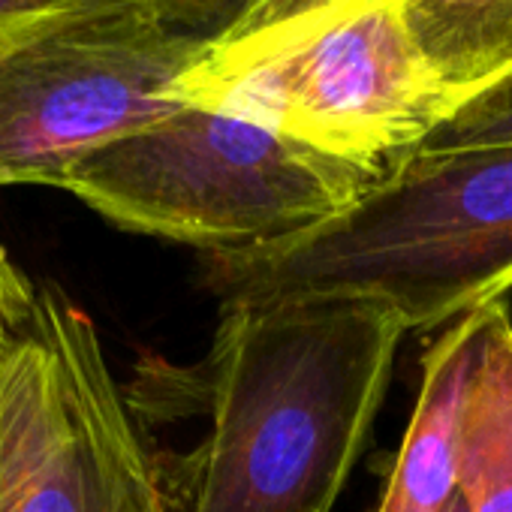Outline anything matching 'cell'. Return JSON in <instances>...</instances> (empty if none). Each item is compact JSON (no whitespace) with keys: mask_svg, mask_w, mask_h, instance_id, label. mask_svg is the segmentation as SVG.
I'll return each mask as SVG.
<instances>
[{"mask_svg":"<svg viewBox=\"0 0 512 512\" xmlns=\"http://www.w3.org/2000/svg\"><path fill=\"white\" fill-rule=\"evenodd\" d=\"M404 326L362 299L223 305L196 368L208 431L157 461L169 512H329L359 461Z\"/></svg>","mask_w":512,"mask_h":512,"instance_id":"cell-1","label":"cell"},{"mask_svg":"<svg viewBox=\"0 0 512 512\" xmlns=\"http://www.w3.org/2000/svg\"><path fill=\"white\" fill-rule=\"evenodd\" d=\"M178 97L374 169L413 154L455 109L401 0L263 4L208 43Z\"/></svg>","mask_w":512,"mask_h":512,"instance_id":"cell-3","label":"cell"},{"mask_svg":"<svg viewBox=\"0 0 512 512\" xmlns=\"http://www.w3.org/2000/svg\"><path fill=\"white\" fill-rule=\"evenodd\" d=\"M263 4H275V0H263ZM263 4H260V7H263ZM260 7H256V10H260Z\"/></svg>","mask_w":512,"mask_h":512,"instance_id":"cell-15","label":"cell"},{"mask_svg":"<svg viewBox=\"0 0 512 512\" xmlns=\"http://www.w3.org/2000/svg\"><path fill=\"white\" fill-rule=\"evenodd\" d=\"M0 512H169L94 320L52 281L0 368Z\"/></svg>","mask_w":512,"mask_h":512,"instance_id":"cell-6","label":"cell"},{"mask_svg":"<svg viewBox=\"0 0 512 512\" xmlns=\"http://www.w3.org/2000/svg\"><path fill=\"white\" fill-rule=\"evenodd\" d=\"M383 172L223 109L181 106L82 160L64 190L121 229L250 253L329 223Z\"/></svg>","mask_w":512,"mask_h":512,"instance_id":"cell-4","label":"cell"},{"mask_svg":"<svg viewBox=\"0 0 512 512\" xmlns=\"http://www.w3.org/2000/svg\"><path fill=\"white\" fill-rule=\"evenodd\" d=\"M85 4L94 0H0V61Z\"/></svg>","mask_w":512,"mask_h":512,"instance_id":"cell-12","label":"cell"},{"mask_svg":"<svg viewBox=\"0 0 512 512\" xmlns=\"http://www.w3.org/2000/svg\"><path fill=\"white\" fill-rule=\"evenodd\" d=\"M446 512H467V509H464V503L458 500V491H455V500L449 503V509H446Z\"/></svg>","mask_w":512,"mask_h":512,"instance_id":"cell-14","label":"cell"},{"mask_svg":"<svg viewBox=\"0 0 512 512\" xmlns=\"http://www.w3.org/2000/svg\"><path fill=\"white\" fill-rule=\"evenodd\" d=\"M260 4L263 0H175V19L211 43L244 22Z\"/></svg>","mask_w":512,"mask_h":512,"instance_id":"cell-13","label":"cell"},{"mask_svg":"<svg viewBox=\"0 0 512 512\" xmlns=\"http://www.w3.org/2000/svg\"><path fill=\"white\" fill-rule=\"evenodd\" d=\"M208 40L175 0H94L0 61V187H64L91 154L175 115Z\"/></svg>","mask_w":512,"mask_h":512,"instance_id":"cell-5","label":"cell"},{"mask_svg":"<svg viewBox=\"0 0 512 512\" xmlns=\"http://www.w3.org/2000/svg\"><path fill=\"white\" fill-rule=\"evenodd\" d=\"M401 4L413 40L455 109L512 73V0H401Z\"/></svg>","mask_w":512,"mask_h":512,"instance_id":"cell-9","label":"cell"},{"mask_svg":"<svg viewBox=\"0 0 512 512\" xmlns=\"http://www.w3.org/2000/svg\"><path fill=\"white\" fill-rule=\"evenodd\" d=\"M455 488L467 512H512V320L506 299L488 305L482 356L458 428Z\"/></svg>","mask_w":512,"mask_h":512,"instance_id":"cell-8","label":"cell"},{"mask_svg":"<svg viewBox=\"0 0 512 512\" xmlns=\"http://www.w3.org/2000/svg\"><path fill=\"white\" fill-rule=\"evenodd\" d=\"M37 296L40 284H34L0 247V368L28 341L37 320Z\"/></svg>","mask_w":512,"mask_h":512,"instance_id":"cell-11","label":"cell"},{"mask_svg":"<svg viewBox=\"0 0 512 512\" xmlns=\"http://www.w3.org/2000/svg\"><path fill=\"white\" fill-rule=\"evenodd\" d=\"M488 305L452 323L422 359V389L377 512H446L467 392L482 356Z\"/></svg>","mask_w":512,"mask_h":512,"instance_id":"cell-7","label":"cell"},{"mask_svg":"<svg viewBox=\"0 0 512 512\" xmlns=\"http://www.w3.org/2000/svg\"><path fill=\"white\" fill-rule=\"evenodd\" d=\"M512 142V73L464 100L416 151H455Z\"/></svg>","mask_w":512,"mask_h":512,"instance_id":"cell-10","label":"cell"},{"mask_svg":"<svg viewBox=\"0 0 512 512\" xmlns=\"http://www.w3.org/2000/svg\"><path fill=\"white\" fill-rule=\"evenodd\" d=\"M202 269L223 305L362 299L404 332L458 323L512 287V142L413 151L329 223Z\"/></svg>","mask_w":512,"mask_h":512,"instance_id":"cell-2","label":"cell"}]
</instances>
